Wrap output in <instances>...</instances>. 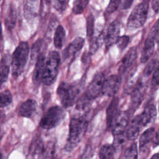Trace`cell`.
I'll list each match as a JSON object with an SVG mask.
<instances>
[{
  "label": "cell",
  "mask_w": 159,
  "mask_h": 159,
  "mask_svg": "<svg viewBox=\"0 0 159 159\" xmlns=\"http://www.w3.org/2000/svg\"><path fill=\"white\" fill-rule=\"evenodd\" d=\"M89 125V119L84 115L73 117L69 124L68 136L64 147L66 152L74 150L84 137Z\"/></svg>",
  "instance_id": "1"
},
{
  "label": "cell",
  "mask_w": 159,
  "mask_h": 159,
  "mask_svg": "<svg viewBox=\"0 0 159 159\" xmlns=\"http://www.w3.org/2000/svg\"><path fill=\"white\" fill-rule=\"evenodd\" d=\"M30 153L39 159H56V142L54 140L44 141L40 137H36L30 144Z\"/></svg>",
  "instance_id": "2"
},
{
  "label": "cell",
  "mask_w": 159,
  "mask_h": 159,
  "mask_svg": "<svg viewBox=\"0 0 159 159\" xmlns=\"http://www.w3.org/2000/svg\"><path fill=\"white\" fill-rule=\"evenodd\" d=\"M29 46L27 42H20L16 48L11 58V71L14 78L24 71L29 55Z\"/></svg>",
  "instance_id": "3"
},
{
  "label": "cell",
  "mask_w": 159,
  "mask_h": 159,
  "mask_svg": "<svg viewBox=\"0 0 159 159\" xmlns=\"http://www.w3.org/2000/svg\"><path fill=\"white\" fill-rule=\"evenodd\" d=\"M60 64V56L58 52H50L47 57L42 83L46 86L52 84L56 80Z\"/></svg>",
  "instance_id": "4"
},
{
  "label": "cell",
  "mask_w": 159,
  "mask_h": 159,
  "mask_svg": "<svg viewBox=\"0 0 159 159\" xmlns=\"http://www.w3.org/2000/svg\"><path fill=\"white\" fill-rule=\"evenodd\" d=\"M57 92L63 107L67 108L76 102L80 89L74 84L61 82L58 85Z\"/></svg>",
  "instance_id": "5"
},
{
  "label": "cell",
  "mask_w": 159,
  "mask_h": 159,
  "mask_svg": "<svg viewBox=\"0 0 159 159\" xmlns=\"http://www.w3.org/2000/svg\"><path fill=\"white\" fill-rule=\"evenodd\" d=\"M65 116L63 109L59 106L50 107L43 114L39 122L41 128L50 130L58 125Z\"/></svg>",
  "instance_id": "6"
},
{
  "label": "cell",
  "mask_w": 159,
  "mask_h": 159,
  "mask_svg": "<svg viewBox=\"0 0 159 159\" xmlns=\"http://www.w3.org/2000/svg\"><path fill=\"white\" fill-rule=\"evenodd\" d=\"M148 8V2L144 1L135 6L127 19L128 29H135L142 27L147 19Z\"/></svg>",
  "instance_id": "7"
},
{
  "label": "cell",
  "mask_w": 159,
  "mask_h": 159,
  "mask_svg": "<svg viewBox=\"0 0 159 159\" xmlns=\"http://www.w3.org/2000/svg\"><path fill=\"white\" fill-rule=\"evenodd\" d=\"M104 75L101 72L97 73L87 87L84 94L91 101L97 98L102 93L105 81Z\"/></svg>",
  "instance_id": "8"
},
{
  "label": "cell",
  "mask_w": 159,
  "mask_h": 159,
  "mask_svg": "<svg viewBox=\"0 0 159 159\" xmlns=\"http://www.w3.org/2000/svg\"><path fill=\"white\" fill-rule=\"evenodd\" d=\"M129 121V116L126 111H119L113 120L111 130L114 136L124 133Z\"/></svg>",
  "instance_id": "9"
},
{
  "label": "cell",
  "mask_w": 159,
  "mask_h": 159,
  "mask_svg": "<svg viewBox=\"0 0 159 159\" xmlns=\"http://www.w3.org/2000/svg\"><path fill=\"white\" fill-rule=\"evenodd\" d=\"M122 83L121 77L112 75L105 80L102 94L108 97H114L118 92Z\"/></svg>",
  "instance_id": "10"
},
{
  "label": "cell",
  "mask_w": 159,
  "mask_h": 159,
  "mask_svg": "<svg viewBox=\"0 0 159 159\" xmlns=\"http://www.w3.org/2000/svg\"><path fill=\"white\" fill-rule=\"evenodd\" d=\"M46 60L47 57L43 53H41L40 54V55L38 57L36 60L35 66L32 75L33 82L36 85H39L41 83H42Z\"/></svg>",
  "instance_id": "11"
},
{
  "label": "cell",
  "mask_w": 159,
  "mask_h": 159,
  "mask_svg": "<svg viewBox=\"0 0 159 159\" xmlns=\"http://www.w3.org/2000/svg\"><path fill=\"white\" fill-rule=\"evenodd\" d=\"M84 43V39L81 37L75 39L63 51V59L66 60L74 57L83 48Z\"/></svg>",
  "instance_id": "12"
},
{
  "label": "cell",
  "mask_w": 159,
  "mask_h": 159,
  "mask_svg": "<svg viewBox=\"0 0 159 159\" xmlns=\"http://www.w3.org/2000/svg\"><path fill=\"white\" fill-rule=\"evenodd\" d=\"M120 33V24L117 20H114L109 25L105 37L104 42L107 48H109L114 43H116Z\"/></svg>",
  "instance_id": "13"
},
{
  "label": "cell",
  "mask_w": 159,
  "mask_h": 159,
  "mask_svg": "<svg viewBox=\"0 0 159 159\" xmlns=\"http://www.w3.org/2000/svg\"><path fill=\"white\" fill-rule=\"evenodd\" d=\"M142 127L143 126L140 120V116H136L130 122L129 125L127 129V130L125 132L127 139L130 140H134L136 139L139 136V132Z\"/></svg>",
  "instance_id": "14"
},
{
  "label": "cell",
  "mask_w": 159,
  "mask_h": 159,
  "mask_svg": "<svg viewBox=\"0 0 159 159\" xmlns=\"http://www.w3.org/2000/svg\"><path fill=\"white\" fill-rule=\"evenodd\" d=\"M139 116L143 127L153 122L157 117V109L155 105L151 104L147 106Z\"/></svg>",
  "instance_id": "15"
},
{
  "label": "cell",
  "mask_w": 159,
  "mask_h": 159,
  "mask_svg": "<svg viewBox=\"0 0 159 159\" xmlns=\"http://www.w3.org/2000/svg\"><path fill=\"white\" fill-rule=\"evenodd\" d=\"M37 107L36 101L32 99H29L20 105L19 107V114L24 117L31 118L35 115Z\"/></svg>",
  "instance_id": "16"
},
{
  "label": "cell",
  "mask_w": 159,
  "mask_h": 159,
  "mask_svg": "<svg viewBox=\"0 0 159 159\" xmlns=\"http://www.w3.org/2000/svg\"><path fill=\"white\" fill-rule=\"evenodd\" d=\"M146 84L142 82H139L131 93V101L132 104L137 107L142 101L147 90Z\"/></svg>",
  "instance_id": "17"
},
{
  "label": "cell",
  "mask_w": 159,
  "mask_h": 159,
  "mask_svg": "<svg viewBox=\"0 0 159 159\" xmlns=\"http://www.w3.org/2000/svg\"><path fill=\"white\" fill-rule=\"evenodd\" d=\"M137 57V49L135 47H132L124 56L121 64L119 68V71L120 73H124L125 71L130 67Z\"/></svg>",
  "instance_id": "18"
},
{
  "label": "cell",
  "mask_w": 159,
  "mask_h": 159,
  "mask_svg": "<svg viewBox=\"0 0 159 159\" xmlns=\"http://www.w3.org/2000/svg\"><path fill=\"white\" fill-rule=\"evenodd\" d=\"M119 98L114 97L109 103L106 110V123L108 129H111L114 119L118 113Z\"/></svg>",
  "instance_id": "19"
},
{
  "label": "cell",
  "mask_w": 159,
  "mask_h": 159,
  "mask_svg": "<svg viewBox=\"0 0 159 159\" xmlns=\"http://www.w3.org/2000/svg\"><path fill=\"white\" fill-rule=\"evenodd\" d=\"M155 50V40L150 36L148 35L141 54L140 61L142 63H145L148 61L150 58L152 57Z\"/></svg>",
  "instance_id": "20"
},
{
  "label": "cell",
  "mask_w": 159,
  "mask_h": 159,
  "mask_svg": "<svg viewBox=\"0 0 159 159\" xmlns=\"http://www.w3.org/2000/svg\"><path fill=\"white\" fill-rule=\"evenodd\" d=\"M10 66H11V58L9 54H4L1 60L0 80L1 84L5 83L8 78Z\"/></svg>",
  "instance_id": "21"
},
{
  "label": "cell",
  "mask_w": 159,
  "mask_h": 159,
  "mask_svg": "<svg viewBox=\"0 0 159 159\" xmlns=\"http://www.w3.org/2000/svg\"><path fill=\"white\" fill-rule=\"evenodd\" d=\"M105 38L102 30H98L96 34H93L89 39V54L92 55L96 53L98 48L104 42Z\"/></svg>",
  "instance_id": "22"
},
{
  "label": "cell",
  "mask_w": 159,
  "mask_h": 159,
  "mask_svg": "<svg viewBox=\"0 0 159 159\" xmlns=\"http://www.w3.org/2000/svg\"><path fill=\"white\" fill-rule=\"evenodd\" d=\"M155 128L150 127L144 131L139 139V147L141 150H145L148 146L149 143L153 140L155 135Z\"/></svg>",
  "instance_id": "23"
},
{
  "label": "cell",
  "mask_w": 159,
  "mask_h": 159,
  "mask_svg": "<svg viewBox=\"0 0 159 159\" xmlns=\"http://www.w3.org/2000/svg\"><path fill=\"white\" fill-rule=\"evenodd\" d=\"M17 19V14L16 9L13 4H11L8 9L6 16L5 17L4 24L6 27L9 30H11L14 29L16 25Z\"/></svg>",
  "instance_id": "24"
},
{
  "label": "cell",
  "mask_w": 159,
  "mask_h": 159,
  "mask_svg": "<svg viewBox=\"0 0 159 159\" xmlns=\"http://www.w3.org/2000/svg\"><path fill=\"white\" fill-rule=\"evenodd\" d=\"M65 30L63 26L58 25L56 28L53 38V43L57 48L60 49L63 47L65 39Z\"/></svg>",
  "instance_id": "25"
},
{
  "label": "cell",
  "mask_w": 159,
  "mask_h": 159,
  "mask_svg": "<svg viewBox=\"0 0 159 159\" xmlns=\"http://www.w3.org/2000/svg\"><path fill=\"white\" fill-rule=\"evenodd\" d=\"M115 150L113 145L109 143L103 145L99 150V159H114Z\"/></svg>",
  "instance_id": "26"
},
{
  "label": "cell",
  "mask_w": 159,
  "mask_h": 159,
  "mask_svg": "<svg viewBox=\"0 0 159 159\" xmlns=\"http://www.w3.org/2000/svg\"><path fill=\"white\" fill-rule=\"evenodd\" d=\"M137 146L136 143H133L125 150L123 159H137Z\"/></svg>",
  "instance_id": "27"
},
{
  "label": "cell",
  "mask_w": 159,
  "mask_h": 159,
  "mask_svg": "<svg viewBox=\"0 0 159 159\" xmlns=\"http://www.w3.org/2000/svg\"><path fill=\"white\" fill-rule=\"evenodd\" d=\"M89 0H75L72 11L75 14H80L83 12L84 9L88 4Z\"/></svg>",
  "instance_id": "28"
},
{
  "label": "cell",
  "mask_w": 159,
  "mask_h": 159,
  "mask_svg": "<svg viewBox=\"0 0 159 159\" xmlns=\"http://www.w3.org/2000/svg\"><path fill=\"white\" fill-rule=\"evenodd\" d=\"M12 95L8 89L4 90L1 93V107H5L12 103Z\"/></svg>",
  "instance_id": "29"
},
{
  "label": "cell",
  "mask_w": 159,
  "mask_h": 159,
  "mask_svg": "<svg viewBox=\"0 0 159 159\" xmlns=\"http://www.w3.org/2000/svg\"><path fill=\"white\" fill-rule=\"evenodd\" d=\"M42 40L39 39L36 41L32 45L31 48V53H30V59L31 61H34L35 60H37L38 57L40 55V49L42 45Z\"/></svg>",
  "instance_id": "30"
},
{
  "label": "cell",
  "mask_w": 159,
  "mask_h": 159,
  "mask_svg": "<svg viewBox=\"0 0 159 159\" xmlns=\"http://www.w3.org/2000/svg\"><path fill=\"white\" fill-rule=\"evenodd\" d=\"M91 101V100L89 99L84 93L79 98H78L76 102V108L78 110H83L89 104Z\"/></svg>",
  "instance_id": "31"
},
{
  "label": "cell",
  "mask_w": 159,
  "mask_h": 159,
  "mask_svg": "<svg viewBox=\"0 0 159 159\" xmlns=\"http://www.w3.org/2000/svg\"><path fill=\"white\" fill-rule=\"evenodd\" d=\"M94 33V17L92 14L88 16L87 18V35L89 39Z\"/></svg>",
  "instance_id": "32"
},
{
  "label": "cell",
  "mask_w": 159,
  "mask_h": 159,
  "mask_svg": "<svg viewBox=\"0 0 159 159\" xmlns=\"http://www.w3.org/2000/svg\"><path fill=\"white\" fill-rule=\"evenodd\" d=\"M148 35L152 37L155 42L159 44V19L156 21L155 24L152 27Z\"/></svg>",
  "instance_id": "33"
},
{
  "label": "cell",
  "mask_w": 159,
  "mask_h": 159,
  "mask_svg": "<svg viewBox=\"0 0 159 159\" xmlns=\"http://www.w3.org/2000/svg\"><path fill=\"white\" fill-rule=\"evenodd\" d=\"M52 6L57 11L63 12L66 8V0H51Z\"/></svg>",
  "instance_id": "34"
},
{
  "label": "cell",
  "mask_w": 159,
  "mask_h": 159,
  "mask_svg": "<svg viewBox=\"0 0 159 159\" xmlns=\"http://www.w3.org/2000/svg\"><path fill=\"white\" fill-rule=\"evenodd\" d=\"M129 37L127 35H122L121 37H119L117 42L116 45L119 49L120 51H122L125 48V47L128 45L129 42Z\"/></svg>",
  "instance_id": "35"
},
{
  "label": "cell",
  "mask_w": 159,
  "mask_h": 159,
  "mask_svg": "<svg viewBox=\"0 0 159 159\" xmlns=\"http://www.w3.org/2000/svg\"><path fill=\"white\" fill-rule=\"evenodd\" d=\"M121 0H110L109 4L106 7V11L108 13H112L117 11L120 5Z\"/></svg>",
  "instance_id": "36"
},
{
  "label": "cell",
  "mask_w": 159,
  "mask_h": 159,
  "mask_svg": "<svg viewBox=\"0 0 159 159\" xmlns=\"http://www.w3.org/2000/svg\"><path fill=\"white\" fill-rule=\"evenodd\" d=\"M157 61L155 60H152L150 62H148L146 66L144 68L143 73L145 76H149L152 74V73L154 71L155 68L157 66Z\"/></svg>",
  "instance_id": "37"
},
{
  "label": "cell",
  "mask_w": 159,
  "mask_h": 159,
  "mask_svg": "<svg viewBox=\"0 0 159 159\" xmlns=\"http://www.w3.org/2000/svg\"><path fill=\"white\" fill-rule=\"evenodd\" d=\"M114 147L115 148L116 150H117V148H120L124 143H125V138L126 137V135H124V134L119 135H116L114 136Z\"/></svg>",
  "instance_id": "38"
},
{
  "label": "cell",
  "mask_w": 159,
  "mask_h": 159,
  "mask_svg": "<svg viewBox=\"0 0 159 159\" xmlns=\"http://www.w3.org/2000/svg\"><path fill=\"white\" fill-rule=\"evenodd\" d=\"M151 83L153 86H157L159 85V61L157 62L156 68L153 73Z\"/></svg>",
  "instance_id": "39"
},
{
  "label": "cell",
  "mask_w": 159,
  "mask_h": 159,
  "mask_svg": "<svg viewBox=\"0 0 159 159\" xmlns=\"http://www.w3.org/2000/svg\"><path fill=\"white\" fill-rule=\"evenodd\" d=\"M38 2V0H27V4L25 6V12L29 14H34L35 9L33 7H35V4Z\"/></svg>",
  "instance_id": "40"
},
{
  "label": "cell",
  "mask_w": 159,
  "mask_h": 159,
  "mask_svg": "<svg viewBox=\"0 0 159 159\" xmlns=\"http://www.w3.org/2000/svg\"><path fill=\"white\" fill-rule=\"evenodd\" d=\"M134 0H121L120 7L122 9H129L132 4Z\"/></svg>",
  "instance_id": "41"
},
{
  "label": "cell",
  "mask_w": 159,
  "mask_h": 159,
  "mask_svg": "<svg viewBox=\"0 0 159 159\" xmlns=\"http://www.w3.org/2000/svg\"><path fill=\"white\" fill-rule=\"evenodd\" d=\"M152 7L155 13L159 11V0H152Z\"/></svg>",
  "instance_id": "42"
},
{
  "label": "cell",
  "mask_w": 159,
  "mask_h": 159,
  "mask_svg": "<svg viewBox=\"0 0 159 159\" xmlns=\"http://www.w3.org/2000/svg\"><path fill=\"white\" fill-rule=\"evenodd\" d=\"M152 143L153 144L154 147L159 145V129L157 131V132L154 135V137L152 140Z\"/></svg>",
  "instance_id": "43"
},
{
  "label": "cell",
  "mask_w": 159,
  "mask_h": 159,
  "mask_svg": "<svg viewBox=\"0 0 159 159\" xmlns=\"http://www.w3.org/2000/svg\"><path fill=\"white\" fill-rule=\"evenodd\" d=\"M150 159H159V154L158 153H155Z\"/></svg>",
  "instance_id": "44"
},
{
  "label": "cell",
  "mask_w": 159,
  "mask_h": 159,
  "mask_svg": "<svg viewBox=\"0 0 159 159\" xmlns=\"http://www.w3.org/2000/svg\"><path fill=\"white\" fill-rule=\"evenodd\" d=\"M150 0H143V1L144 2H148V1H149Z\"/></svg>",
  "instance_id": "45"
},
{
  "label": "cell",
  "mask_w": 159,
  "mask_h": 159,
  "mask_svg": "<svg viewBox=\"0 0 159 159\" xmlns=\"http://www.w3.org/2000/svg\"><path fill=\"white\" fill-rule=\"evenodd\" d=\"M47 1H49V2H50L51 1V0H47Z\"/></svg>",
  "instance_id": "46"
},
{
  "label": "cell",
  "mask_w": 159,
  "mask_h": 159,
  "mask_svg": "<svg viewBox=\"0 0 159 159\" xmlns=\"http://www.w3.org/2000/svg\"><path fill=\"white\" fill-rule=\"evenodd\" d=\"M158 109H159V107H158Z\"/></svg>",
  "instance_id": "47"
}]
</instances>
